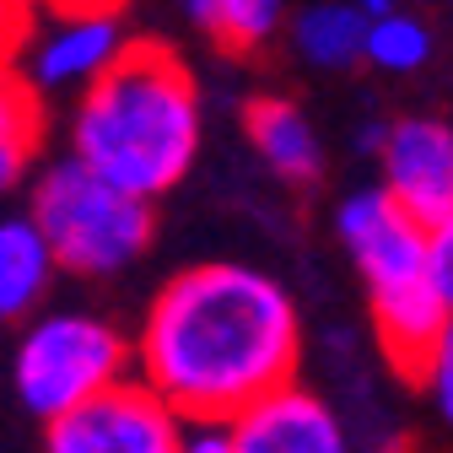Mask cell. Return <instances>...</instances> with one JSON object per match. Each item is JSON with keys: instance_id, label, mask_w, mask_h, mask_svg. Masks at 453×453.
Here are the masks:
<instances>
[{"instance_id": "277c9868", "label": "cell", "mask_w": 453, "mask_h": 453, "mask_svg": "<svg viewBox=\"0 0 453 453\" xmlns=\"http://www.w3.org/2000/svg\"><path fill=\"white\" fill-rule=\"evenodd\" d=\"M157 200L130 195L97 173L76 151L49 157L33 184H27V211L43 226V238L60 254V270L76 280H113L135 259H146L157 238Z\"/></svg>"}, {"instance_id": "9c48e42d", "label": "cell", "mask_w": 453, "mask_h": 453, "mask_svg": "<svg viewBox=\"0 0 453 453\" xmlns=\"http://www.w3.org/2000/svg\"><path fill=\"white\" fill-rule=\"evenodd\" d=\"M233 426H238V453H357L334 405L303 383H287L254 400L243 416H233Z\"/></svg>"}, {"instance_id": "ffe728a7", "label": "cell", "mask_w": 453, "mask_h": 453, "mask_svg": "<svg viewBox=\"0 0 453 453\" xmlns=\"http://www.w3.org/2000/svg\"><path fill=\"white\" fill-rule=\"evenodd\" d=\"M97 6H125V0H97Z\"/></svg>"}, {"instance_id": "ac0fdd59", "label": "cell", "mask_w": 453, "mask_h": 453, "mask_svg": "<svg viewBox=\"0 0 453 453\" xmlns=\"http://www.w3.org/2000/svg\"><path fill=\"white\" fill-rule=\"evenodd\" d=\"M432 270H437V287L453 303V216H442L432 226Z\"/></svg>"}, {"instance_id": "8fae6325", "label": "cell", "mask_w": 453, "mask_h": 453, "mask_svg": "<svg viewBox=\"0 0 453 453\" xmlns=\"http://www.w3.org/2000/svg\"><path fill=\"white\" fill-rule=\"evenodd\" d=\"M60 270V254L43 238V226L33 221V211H17L0 221V319L22 324L49 303V287Z\"/></svg>"}, {"instance_id": "9a60e30c", "label": "cell", "mask_w": 453, "mask_h": 453, "mask_svg": "<svg viewBox=\"0 0 453 453\" xmlns=\"http://www.w3.org/2000/svg\"><path fill=\"white\" fill-rule=\"evenodd\" d=\"M426 60H432V27L416 12H405L400 0L378 6L367 27V65L383 76H416L426 71Z\"/></svg>"}, {"instance_id": "5bb4252c", "label": "cell", "mask_w": 453, "mask_h": 453, "mask_svg": "<svg viewBox=\"0 0 453 453\" xmlns=\"http://www.w3.org/2000/svg\"><path fill=\"white\" fill-rule=\"evenodd\" d=\"M38 146H43V97L6 71V87H0V184L17 189Z\"/></svg>"}, {"instance_id": "d6986e66", "label": "cell", "mask_w": 453, "mask_h": 453, "mask_svg": "<svg viewBox=\"0 0 453 453\" xmlns=\"http://www.w3.org/2000/svg\"><path fill=\"white\" fill-rule=\"evenodd\" d=\"M367 6H372V12H378V6H394V0H367Z\"/></svg>"}, {"instance_id": "ba28073f", "label": "cell", "mask_w": 453, "mask_h": 453, "mask_svg": "<svg viewBox=\"0 0 453 453\" xmlns=\"http://www.w3.org/2000/svg\"><path fill=\"white\" fill-rule=\"evenodd\" d=\"M378 184L426 226L453 216V125L432 113L394 119L378 146Z\"/></svg>"}, {"instance_id": "7a4b0ae2", "label": "cell", "mask_w": 453, "mask_h": 453, "mask_svg": "<svg viewBox=\"0 0 453 453\" xmlns=\"http://www.w3.org/2000/svg\"><path fill=\"white\" fill-rule=\"evenodd\" d=\"M65 141L81 162L141 200L173 195L205 146V97L179 49L135 38L119 65L71 97Z\"/></svg>"}, {"instance_id": "4fadbf2b", "label": "cell", "mask_w": 453, "mask_h": 453, "mask_svg": "<svg viewBox=\"0 0 453 453\" xmlns=\"http://www.w3.org/2000/svg\"><path fill=\"white\" fill-rule=\"evenodd\" d=\"M179 12L226 54H254L287 27V0H179Z\"/></svg>"}, {"instance_id": "5b68a950", "label": "cell", "mask_w": 453, "mask_h": 453, "mask_svg": "<svg viewBox=\"0 0 453 453\" xmlns=\"http://www.w3.org/2000/svg\"><path fill=\"white\" fill-rule=\"evenodd\" d=\"M135 378V334L92 308H38L22 319L12 351V388L33 421H54L103 388Z\"/></svg>"}, {"instance_id": "e0dca14e", "label": "cell", "mask_w": 453, "mask_h": 453, "mask_svg": "<svg viewBox=\"0 0 453 453\" xmlns=\"http://www.w3.org/2000/svg\"><path fill=\"white\" fill-rule=\"evenodd\" d=\"M179 453H238V426L221 416H189Z\"/></svg>"}, {"instance_id": "8992f818", "label": "cell", "mask_w": 453, "mask_h": 453, "mask_svg": "<svg viewBox=\"0 0 453 453\" xmlns=\"http://www.w3.org/2000/svg\"><path fill=\"white\" fill-rule=\"evenodd\" d=\"M130 27L119 6L97 0H12V54L6 71L49 97H81L103 71L119 65L130 49Z\"/></svg>"}, {"instance_id": "30bf717a", "label": "cell", "mask_w": 453, "mask_h": 453, "mask_svg": "<svg viewBox=\"0 0 453 453\" xmlns=\"http://www.w3.org/2000/svg\"><path fill=\"white\" fill-rule=\"evenodd\" d=\"M243 135L270 179L292 184V189L324 179V141L292 97H254L243 108Z\"/></svg>"}, {"instance_id": "6da1fadb", "label": "cell", "mask_w": 453, "mask_h": 453, "mask_svg": "<svg viewBox=\"0 0 453 453\" xmlns=\"http://www.w3.org/2000/svg\"><path fill=\"white\" fill-rule=\"evenodd\" d=\"M303 313L292 287L243 259L167 275L135 324V372L184 416L233 421L297 383Z\"/></svg>"}, {"instance_id": "3957f363", "label": "cell", "mask_w": 453, "mask_h": 453, "mask_svg": "<svg viewBox=\"0 0 453 453\" xmlns=\"http://www.w3.org/2000/svg\"><path fill=\"white\" fill-rule=\"evenodd\" d=\"M334 243L346 249L367 292L383 357L416 378V367L426 362L432 340L453 313L432 270V226L411 216L383 184H362L334 205Z\"/></svg>"}, {"instance_id": "52a82bcc", "label": "cell", "mask_w": 453, "mask_h": 453, "mask_svg": "<svg viewBox=\"0 0 453 453\" xmlns=\"http://www.w3.org/2000/svg\"><path fill=\"white\" fill-rule=\"evenodd\" d=\"M189 416L135 372L97 400L43 421V453H179Z\"/></svg>"}, {"instance_id": "2e32d148", "label": "cell", "mask_w": 453, "mask_h": 453, "mask_svg": "<svg viewBox=\"0 0 453 453\" xmlns=\"http://www.w3.org/2000/svg\"><path fill=\"white\" fill-rule=\"evenodd\" d=\"M416 383H421V394L432 400V411H437V421L453 432V313H448V324H442V334L432 340V351H426V362L416 367Z\"/></svg>"}, {"instance_id": "7c38bea8", "label": "cell", "mask_w": 453, "mask_h": 453, "mask_svg": "<svg viewBox=\"0 0 453 453\" xmlns=\"http://www.w3.org/2000/svg\"><path fill=\"white\" fill-rule=\"evenodd\" d=\"M367 27H372L367 0H313L287 22V38L303 54V65L351 71V65H367Z\"/></svg>"}]
</instances>
